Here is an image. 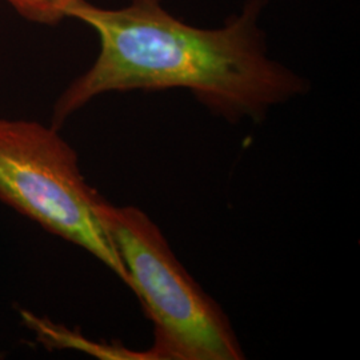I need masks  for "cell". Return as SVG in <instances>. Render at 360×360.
Here are the masks:
<instances>
[{"label":"cell","instance_id":"cell-1","mask_svg":"<svg viewBox=\"0 0 360 360\" xmlns=\"http://www.w3.org/2000/svg\"><path fill=\"white\" fill-rule=\"evenodd\" d=\"M270 0H245L219 28H199L171 15L160 0H129L107 10L72 0L67 18L90 26L101 51L53 105L52 127L105 92L183 89L232 123H259L271 108L303 96L309 80L269 56L259 19Z\"/></svg>","mask_w":360,"mask_h":360},{"label":"cell","instance_id":"cell-2","mask_svg":"<svg viewBox=\"0 0 360 360\" xmlns=\"http://www.w3.org/2000/svg\"><path fill=\"white\" fill-rule=\"evenodd\" d=\"M95 212L126 267L129 288L154 324L150 359H245L227 315L184 269L153 219L102 196Z\"/></svg>","mask_w":360,"mask_h":360},{"label":"cell","instance_id":"cell-3","mask_svg":"<svg viewBox=\"0 0 360 360\" xmlns=\"http://www.w3.org/2000/svg\"><path fill=\"white\" fill-rule=\"evenodd\" d=\"M99 196L58 129L0 117V202L90 252L129 287L126 267L95 212Z\"/></svg>","mask_w":360,"mask_h":360},{"label":"cell","instance_id":"cell-4","mask_svg":"<svg viewBox=\"0 0 360 360\" xmlns=\"http://www.w3.org/2000/svg\"><path fill=\"white\" fill-rule=\"evenodd\" d=\"M13 8L31 22L56 25L67 18V7L72 0H7Z\"/></svg>","mask_w":360,"mask_h":360}]
</instances>
